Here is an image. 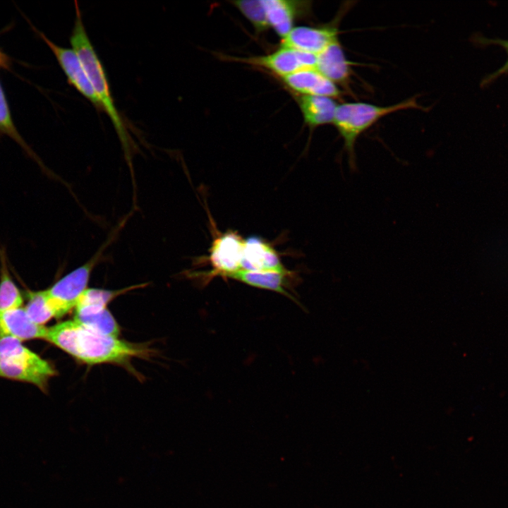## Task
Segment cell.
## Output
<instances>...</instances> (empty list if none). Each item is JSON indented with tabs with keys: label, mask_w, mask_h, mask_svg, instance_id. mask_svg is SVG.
I'll return each instance as SVG.
<instances>
[{
	"label": "cell",
	"mask_w": 508,
	"mask_h": 508,
	"mask_svg": "<svg viewBox=\"0 0 508 508\" xmlns=\"http://www.w3.org/2000/svg\"><path fill=\"white\" fill-rule=\"evenodd\" d=\"M45 340L88 365H125L133 358H146L150 352L144 345L101 334L73 320L48 328Z\"/></svg>",
	"instance_id": "1"
},
{
	"label": "cell",
	"mask_w": 508,
	"mask_h": 508,
	"mask_svg": "<svg viewBox=\"0 0 508 508\" xmlns=\"http://www.w3.org/2000/svg\"><path fill=\"white\" fill-rule=\"evenodd\" d=\"M74 3L75 19L70 35V43L100 100L102 111L106 112L114 126L126 160L131 163V152L134 147L133 140L115 105L107 73L87 35L78 3L77 1Z\"/></svg>",
	"instance_id": "2"
},
{
	"label": "cell",
	"mask_w": 508,
	"mask_h": 508,
	"mask_svg": "<svg viewBox=\"0 0 508 508\" xmlns=\"http://www.w3.org/2000/svg\"><path fill=\"white\" fill-rule=\"evenodd\" d=\"M428 110L413 96L399 103L379 106L362 102H344L337 107L332 124L344 141L351 169H356L355 145L358 137L382 118L404 110Z\"/></svg>",
	"instance_id": "3"
},
{
	"label": "cell",
	"mask_w": 508,
	"mask_h": 508,
	"mask_svg": "<svg viewBox=\"0 0 508 508\" xmlns=\"http://www.w3.org/2000/svg\"><path fill=\"white\" fill-rule=\"evenodd\" d=\"M54 367L11 337L0 338V377L30 383L46 392Z\"/></svg>",
	"instance_id": "4"
},
{
	"label": "cell",
	"mask_w": 508,
	"mask_h": 508,
	"mask_svg": "<svg viewBox=\"0 0 508 508\" xmlns=\"http://www.w3.org/2000/svg\"><path fill=\"white\" fill-rule=\"evenodd\" d=\"M107 243L104 244L102 248L84 265L72 270L46 289L61 317L75 308L80 297L87 289L92 270L100 259Z\"/></svg>",
	"instance_id": "5"
},
{
	"label": "cell",
	"mask_w": 508,
	"mask_h": 508,
	"mask_svg": "<svg viewBox=\"0 0 508 508\" xmlns=\"http://www.w3.org/2000/svg\"><path fill=\"white\" fill-rule=\"evenodd\" d=\"M230 60L265 68L283 78L298 71L315 68L316 55L281 46L267 55L250 57H230Z\"/></svg>",
	"instance_id": "6"
},
{
	"label": "cell",
	"mask_w": 508,
	"mask_h": 508,
	"mask_svg": "<svg viewBox=\"0 0 508 508\" xmlns=\"http://www.w3.org/2000/svg\"><path fill=\"white\" fill-rule=\"evenodd\" d=\"M245 239L236 231H229L216 236L209 250L208 260L212 270L205 273L209 279L214 277L227 279L241 270Z\"/></svg>",
	"instance_id": "7"
},
{
	"label": "cell",
	"mask_w": 508,
	"mask_h": 508,
	"mask_svg": "<svg viewBox=\"0 0 508 508\" xmlns=\"http://www.w3.org/2000/svg\"><path fill=\"white\" fill-rule=\"evenodd\" d=\"M37 32L52 50L68 83L87 99L97 110L102 111L100 100L75 52L72 48L56 44L43 32L38 30Z\"/></svg>",
	"instance_id": "8"
},
{
	"label": "cell",
	"mask_w": 508,
	"mask_h": 508,
	"mask_svg": "<svg viewBox=\"0 0 508 508\" xmlns=\"http://www.w3.org/2000/svg\"><path fill=\"white\" fill-rule=\"evenodd\" d=\"M343 10L339 11V18L334 23L320 27H294L282 38L281 46L314 55L318 54L339 40L338 23L344 16V13L341 14Z\"/></svg>",
	"instance_id": "9"
},
{
	"label": "cell",
	"mask_w": 508,
	"mask_h": 508,
	"mask_svg": "<svg viewBox=\"0 0 508 508\" xmlns=\"http://www.w3.org/2000/svg\"><path fill=\"white\" fill-rule=\"evenodd\" d=\"M286 87L296 95L323 96L341 99L339 87L315 68H306L281 78Z\"/></svg>",
	"instance_id": "10"
},
{
	"label": "cell",
	"mask_w": 508,
	"mask_h": 508,
	"mask_svg": "<svg viewBox=\"0 0 508 508\" xmlns=\"http://www.w3.org/2000/svg\"><path fill=\"white\" fill-rule=\"evenodd\" d=\"M270 28L282 38L294 28L295 20L308 16L310 1L295 0H262Z\"/></svg>",
	"instance_id": "11"
},
{
	"label": "cell",
	"mask_w": 508,
	"mask_h": 508,
	"mask_svg": "<svg viewBox=\"0 0 508 508\" xmlns=\"http://www.w3.org/2000/svg\"><path fill=\"white\" fill-rule=\"evenodd\" d=\"M241 270L248 271H274L288 272L277 250L258 236L245 239Z\"/></svg>",
	"instance_id": "12"
},
{
	"label": "cell",
	"mask_w": 508,
	"mask_h": 508,
	"mask_svg": "<svg viewBox=\"0 0 508 508\" xmlns=\"http://www.w3.org/2000/svg\"><path fill=\"white\" fill-rule=\"evenodd\" d=\"M351 64L339 39L316 55L315 68L337 86L349 89L352 74Z\"/></svg>",
	"instance_id": "13"
},
{
	"label": "cell",
	"mask_w": 508,
	"mask_h": 508,
	"mask_svg": "<svg viewBox=\"0 0 508 508\" xmlns=\"http://www.w3.org/2000/svg\"><path fill=\"white\" fill-rule=\"evenodd\" d=\"M47 329L34 322L25 308L0 312V338L11 337L20 341L45 339Z\"/></svg>",
	"instance_id": "14"
},
{
	"label": "cell",
	"mask_w": 508,
	"mask_h": 508,
	"mask_svg": "<svg viewBox=\"0 0 508 508\" xmlns=\"http://www.w3.org/2000/svg\"><path fill=\"white\" fill-rule=\"evenodd\" d=\"M293 274L291 271L279 272L239 270L230 274L227 279H235L255 288L275 291L295 300L288 290L289 279L292 277Z\"/></svg>",
	"instance_id": "15"
},
{
	"label": "cell",
	"mask_w": 508,
	"mask_h": 508,
	"mask_svg": "<svg viewBox=\"0 0 508 508\" xmlns=\"http://www.w3.org/2000/svg\"><path fill=\"white\" fill-rule=\"evenodd\" d=\"M296 96L304 123L310 129L333 123L338 105L335 99L323 96Z\"/></svg>",
	"instance_id": "16"
},
{
	"label": "cell",
	"mask_w": 508,
	"mask_h": 508,
	"mask_svg": "<svg viewBox=\"0 0 508 508\" xmlns=\"http://www.w3.org/2000/svg\"><path fill=\"white\" fill-rule=\"evenodd\" d=\"M74 309L73 320L101 334L118 337L119 325L107 306H83Z\"/></svg>",
	"instance_id": "17"
},
{
	"label": "cell",
	"mask_w": 508,
	"mask_h": 508,
	"mask_svg": "<svg viewBox=\"0 0 508 508\" xmlns=\"http://www.w3.org/2000/svg\"><path fill=\"white\" fill-rule=\"evenodd\" d=\"M28 303L25 309L30 318L35 323L44 325L53 318H61L54 303L48 295L46 289L28 291Z\"/></svg>",
	"instance_id": "18"
},
{
	"label": "cell",
	"mask_w": 508,
	"mask_h": 508,
	"mask_svg": "<svg viewBox=\"0 0 508 508\" xmlns=\"http://www.w3.org/2000/svg\"><path fill=\"white\" fill-rule=\"evenodd\" d=\"M23 298L13 280L4 250H0V312L22 307Z\"/></svg>",
	"instance_id": "19"
},
{
	"label": "cell",
	"mask_w": 508,
	"mask_h": 508,
	"mask_svg": "<svg viewBox=\"0 0 508 508\" xmlns=\"http://www.w3.org/2000/svg\"><path fill=\"white\" fill-rule=\"evenodd\" d=\"M0 133L4 134L17 143L35 161L41 163L39 158L26 143L18 132L11 116L4 90L0 82ZM41 165V164H40Z\"/></svg>",
	"instance_id": "20"
},
{
	"label": "cell",
	"mask_w": 508,
	"mask_h": 508,
	"mask_svg": "<svg viewBox=\"0 0 508 508\" xmlns=\"http://www.w3.org/2000/svg\"><path fill=\"white\" fill-rule=\"evenodd\" d=\"M231 3L248 20L257 32H264L270 28L262 0L233 1Z\"/></svg>",
	"instance_id": "21"
},
{
	"label": "cell",
	"mask_w": 508,
	"mask_h": 508,
	"mask_svg": "<svg viewBox=\"0 0 508 508\" xmlns=\"http://www.w3.org/2000/svg\"><path fill=\"white\" fill-rule=\"evenodd\" d=\"M473 42L480 47L488 45H499L504 49L507 54L505 63L495 71L486 75L480 82V87H485L495 81L499 77L508 73V40L500 38H488L481 34H475L472 37Z\"/></svg>",
	"instance_id": "22"
},
{
	"label": "cell",
	"mask_w": 508,
	"mask_h": 508,
	"mask_svg": "<svg viewBox=\"0 0 508 508\" xmlns=\"http://www.w3.org/2000/svg\"><path fill=\"white\" fill-rule=\"evenodd\" d=\"M10 64L9 58L0 50V68H8Z\"/></svg>",
	"instance_id": "23"
}]
</instances>
